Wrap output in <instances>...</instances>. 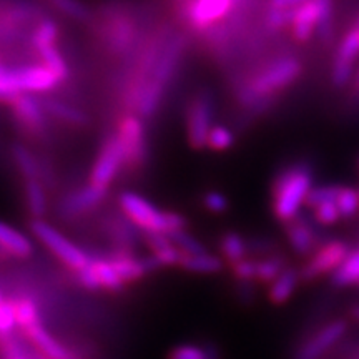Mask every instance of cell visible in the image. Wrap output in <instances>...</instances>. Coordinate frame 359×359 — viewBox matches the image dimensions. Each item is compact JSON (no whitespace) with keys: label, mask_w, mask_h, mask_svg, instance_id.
I'll return each mask as SVG.
<instances>
[{"label":"cell","mask_w":359,"mask_h":359,"mask_svg":"<svg viewBox=\"0 0 359 359\" xmlns=\"http://www.w3.org/2000/svg\"><path fill=\"white\" fill-rule=\"evenodd\" d=\"M351 316L354 318V320L359 321V304H358V306H354V308L351 309Z\"/></svg>","instance_id":"cell-51"},{"label":"cell","mask_w":359,"mask_h":359,"mask_svg":"<svg viewBox=\"0 0 359 359\" xmlns=\"http://www.w3.org/2000/svg\"><path fill=\"white\" fill-rule=\"evenodd\" d=\"M12 156H13V161H15L17 170H19L22 178H24V182L40 180L39 161L29 148L20 145V143H15V145L12 147Z\"/></svg>","instance_id":"cell-28"},{"label":"cell","mask_w":359,"mask_h":359,"mask_svg":"<svg viewBox=\"0 0 359 359\" xmlns=\"http://www.w3.org/2000/svg\"><path fill=\"white\" fill-rule=\"evenodd\" d=\"M320 24V11H318L316 0H309L302 7L296 8L293 24H291V35L296 42H308L318 32Z\"/></svg>","instance_id":"cell-17"},{"label":"cell","mask_w":359,"mask_h":359,"mask_svg":"<svg viewBox=\"0 0 359 359\" xmlns=\"http://www.w3.org/2000/svg\"><path fill=\"white\" fill-rule=\"evenodd\" d=\"M206 349V359H219V351L215 344H208Z\"/></svg>","instance_id":"cell-49"},{"label":"cell","mask_w":359,"mask_h":359,"mask_svg":"<svg viewBox=\"0 0 359 359\" xmlns=\"http://www.w3.org/2000/svg\"><path fill=\"white\" fill-rule=\"evenodd\" d=\"M296 8L291 11H275V8H266L264 13V27H266L268 32H280L291 27L294 19Z\"/></svg>","instance_id":"cell-38"},{"label":"cell","mask_w":359,"mask_h":359,"mask_svg":"<svg viewBox=\"0 0 359 359\" xmlns=\"http://www.w3.org/2000/svg\"><path fill=\"white\" fill-rule=\"evenodd\" d=\"M30 231L37 238L40 243L47 246L55 257L60 259L67 266L75 269H82L90 263V257L83 250H80L77 245L72 243L70 240L62 235L60 231L55 230L52 224H48L43 219H32L30 223Z\"/></svg>","instance_id":"cell-6"},{"label":"cell","mask_w":359,"mask_h":359,"mask_svg":"<svg viewBox=\"0 0 359 359\" xmlns=\"http://www.w3.org/2000/svg\"><path fill=\"white\" fill-rule=\"evenodd\" d=\"M0 245L11 253V257L15 258H29L34 253L32 241L2 222H0Z\"/></svg>","instance_id":"cell-22"},{"label":"cell","mask_w":359,"mask_h":359,"mask_svg":"<svg viewBox=\"0 0 359 359\" xmlns=\"http://www.w3.org/2000/svg\"><path fill=\"white\" fill-rule=\"evenodd\" d=\"M219 251H222L223 258L226 259L231 266V264H235L246 258V255H248L250 251V246H248V241H246L240 233L228 231L224 233L222 240H219Z\"/></svg>","instance_id":"cell-27"},{"label":"cell","mask_w":359,"mask_h":359,"mask_svg":"<svg viewBox=\"0 0 359 359\" xmlns=\"http://www.w3.org/2000/svg\"><path fill=\"white\" fill-rule=\"evenodd\" d=\"M334 286H351L359 283V248L353 250L331 276Z\"/></svg>","instance_id":"cell-29"},{"label":"cell","mask_w":359,"mask_h":359,"mask_svg":"<svg viewBox=\"0 0 359 359\" xmlns=\"http://www.w3.org/2000/svg\"><path fill=\"white\" fill-rule=\"evenodd\" d=\"M167 359H206V349L195 344H182L173 348Z\"/></svg>","instance_id":"cell-45"},{"label":"cell","mask_w":359,"mask_h":359,"mask_svg":"<svg viewBox=\"0 0 359 359\" xmlns=\"http://www.w3.org/2000/svg\"><path fill=\"white\" fill-rule=\"evenodd\" d=\"M313 217L316 219V223L325 224V226H330V224H334L339 222L341 213L336 201H327V203L318 205L316 208H313Z\"/></svg>","instance_id":"cell-42"},{"label":"cell","mask_w":359,"mask_h":359,"mask_svg":"<svg viewBox=\"0 0 359 359\" xmlns=\"http://www.w3.org/2000/svg\"><path fill=\"white\" fill-rule=\"evenodd\" d=\"M255 288L251 281H238V296L243 303H250L253 299Z\"/></svg>","instance_id":"cell-48"},{"label":"cell","mask_w":359,"mask_h":359,"mask_svg":"<svg viewBox=\"0 0 359 359\" xmlns=\"http://www.w3.org/2000/svg\"><path fill=\"white\" fill-rule=\"evenodd\" d=\"M213 97L212 93L201 90L191 98L187 110V137L190 147L195 150L206 148V140L212 132L213 125Z\"/></svg>","instance_id":"cell-7"},{"label":"cell","mask_w":359,"mask_h":359,"mask_svg":"<svg viewBox=\"0 0 359 359\" xmlns=\"http://www.w3.org/2000/svg\"><path fill=\"white\" fill-rule=\"evenodd\" d=\"M27 336L34 341L35 346H37L45 356H48L50 359H70L69 351H67L57 339H53L42 325L30 327V330L27 331Z\"/></svg>","instance_id":"cell-23"},{"label":"cell","mask_w":359,"mask_h":359,"mask_svg":"<svg viewBox=\"0 0 359 359\" xmlns=\"http://www.w3.org/2000/svg\"><path fill=\"white\" fill-rule=\"evenodd\" d=\"M110 262L114 263L116 273L122 278L125 285H127V283H135L142 280L143 276L150 275V273H154L156 269L161 268V263L154 257V255H150V257L147 258H137L133 257L132 253L123 250H120V253L111 255Z\"/></svg>","instance_id":"cell-15"},{"label":"cell","mask_w":359,"mask_h":359,"mask_svg":"<svg viewBox=\"0 0 359 359\" xmlns=\"http://www.w3.org/2000/svg\"><path fill=\"white\" fill-rule=\"evenodd\" d=\"M285 233L291 248L298 255L311 253L314 246H316V231H314V226H311V223L306 218H303L302 215L291 219L290 223H286Z\"/></svg>","instance_id":"cell-19"},{"label":"cell","mask_w":359,"mask_h":359,"mask_svg":"<svg viewBox=\"0 0 359 359\" xmlns=\"http://www.w3.org/2000/svg\"><path fill=\"white\" fill-rule=\"evenodd\" d=\"M17 309V325L24 331H29L30 327L40 325L39 306L32 298H19L15 299Z\"/></svg>","instance_id":"cell-32"},{"label":"cell","mask_w":359,"mask_h":359,"mask_svg":"<svg viewBox=\"0 0 359 359\" xmlns=\"http://www.w3.org/2000/svg\"><path fill=\"white\" fill-rule=\"evenodd\" d=\"M2 303H4V296H2V291H0V306H2Z\"/></svg>","instance_id":"cell-52"},{"label":"cell","mask_w":359,"mask_h":359,"mask_svg":"<svg viewBox=\"0 0 359 359\" xmlns=\"http://www.w3.org/2000/svg\"><path fill=\"white\" fill-rule=\"evenodd\" d=\"M359 60V29L353 25L336 48L333 67H331V82L336 88H344L353 82Z\"/></svg>","instance_id":"cell-10"},{"label":"cell","mask_w":359,"mask_h":359,"mask_svg":"<svg viewBox=\"0 0 359 359\" xmlns=\"http://www.w3.org/2000/svg\"><path fill=\"white\" fill-rule=\"evenodd\" d=\"M235 11V0H195L183 17L187 27L195 34H208L215 24L226 19Z\"/></svg>","instance_id":"cell-9"},{"label":"cell","mask_w":359,"mask_h":359,"mask_svg":"<svg viewBox=\"0 0 359 359\" xmlns=\"http://www.w3.org/2000/svg\"><path fill=\"white\" fill-rule=\"evenodd\" d=\"M137 40V25L128 19H114L105 30L107 47L115 55H122L133 47Z\"/></svg>","instance_id":"cell-16"},{"label":"cell","mask_w":359,"mask_h":359,"mask_svg":"<svg viewBox=\"0 0 359 359\" xmlns=\"http://www.w3.org/2000/svg\"><path fill=\"white\" fill-rule=\"evenodd\" d=\"M15 326H17L15 299H4L2 306H0V339L8 338Z\"/></svg>","instance_id":"cell-40"},{"label":"cell","mask_w":359,"mask_h":359,"mask_svg":"<svg viewBox=\"0 0 359 359\" xmlns=\"http://www.w3.org/2000/svg\"><path fill=\"white\" fill-rule=\"evenodd\" d=\"M143 238L148 248L151 250V255L158 259L161 266H180L183 253L177 248L170 235L158 231H143Z\"/></svg>","instance_id":"cell-18"},{"label":"cell","mask_w":359,"mask_h":359,"mask_svg":"<svg viewBox=\"0 0 359 359\" xmlns=\"http://www.w3.org/2000/svg\"><path fill=\"white\" fill-rule=\"evenodd\" d=\"M286 266V258L285 257H269L258 262V271H257V280L263 285L266 283H273L278 276L281 275Z\"/></svg>","instance_id":"cell-34"},{"label":"cell","mask_w":359,"mask_h":359,"mask_svg":"<svg viewBox=\"0 0 359 359\" xmlns=\"http://www.w3.org/2000/svg\"><path fill=\"white\" fill-rule=\"evenodd\" d=\"M309 0H268L266 8H275V11H291V8L302 7Z\"/></svg>","instance_id":"cell-47"},{"label":"cell","mask_w":359,"mask_h":359,"mask_svg":"<svg viewBox=\"0 0 359 359\" xmlns=\"http://www.w3.org/2000/svg\"><path fill=\"white\" fill-rule=\"evenodd\" d=\"M170 238H172V241H173L175 245H177V248L182 251L183 255H203V253H208L205 246L201 245L195 236H191L190 233H187L185 230L175 231V233H172V235H170Z\"/></svg>","instance_id":"cell-39"},{"label":"cell","mask_w":359,"mask_h":359,"mask_svg":"<svg viewBox=\"0 0 359 359\" xmlns=\"http://www.w3.org/2000/svg\"><path fill=\"white\" fill-rule=\"evenodd\" d=\"M358 168H359V156H358Z\"/></svg>","instance_id":"cell-53"},{"label":"cell","mask_w":359,"mask_h":359,"mask_svg":"<svg viewBox=\"0 0 359 359\" xmlns=\"http://www.w3.org/2000/svg\"><path fill=\"white\" fill-rule=\"evenodd\" d=\"M42 103L48 115L67 125H72V127H85V125L90 123L88 115L85 111L75 109L74 105H69V103L58 100V98H42Z\"/></svg>","instance_id":"cell-20"},{"label":"cell","mask_w":359,"mask_h":359,"mask_svg":"<svg viewBox=\"0 0 359 359\" xmlns=\"http://www.w3.org/2000/svg\"><path fill=\"white\" fill-rule=\"evenodd\" d=\"M351 87H353V93L356 97H359V69L356 70V74H354V79L351 82Z\"/></svg>","instance_id":"cell-50"},{"label":"cell","mask_w":359,"mask_h":359,"mask_svg":"<svg viewBox=\"0 0 359 359\" xmlns=\"http://www.w3.org/2000/svg\"><path fill=\"white\" fill-rule=\"evenodd\" d=\"M125 168L123 148L116 133L109 135L102 143L100 150L90 172V183L110 188L111 182L118 177L120 170Z\"/></svg>","instance_id":"cell-8"},{"label":"cell","mask_w":359,"mask_h":359,"mask_svg":"<svg viewBox=\"0 0 359 359\" xmlns=\"http://www.w3.org/2000/svg\"><path fill=\"white\" fill-rule=\"evenodd\" d=\"M341 218H351L359 212V190L353 187H339L336 196Z\"/></svg>","instance_id":"cell-35"},{"label":"cell","mask_w":359,"mask_h":359,"mask_svg":"<svg viewBox=\"0 0 359 359\" xmlns=\"http://www.w3.org/2000/svg\"><path fill=\"white\" fill-rule=\"evenodd\" d=\"M302 280L299 271L294 268H286L275 281L271 283L268 291V299L275 306H281L293 296L294 290L298 288V283Z\"/></svg>","instance_id":"cell-21"},{"label":"cell","mask_w":359,"mask_h":359,"mask_svg":"<svg viewBox=\"0 0 359 359\" xmlns=\"http://www.w3.org/2000/svg\"><path fill=\"white\" fill-rule=\"evenodd\" d=\"M93 271H95L97 280L103 290H109L111 293H120L125 288V283L110 262V258H92L90 259Z\"/></svg>","instance_id":"cell-24"},{"label":"cell","mask_w":359,"mask_h":359,"mask_svg":"<svg viewBox=\"0 0 359 359\" xmlns=\"http://www.w3.org/2000/svg\"><path fill=\"white\" fill-rule=\"evenodd\" d=\"M203 206L208 210L210 213L219 215V213L226 212L228 206H230V201H228V198L223 195V193L208 191V193H205V196H203Z\"/></svg>","instance_id":"cell-44"},{"label":"cell","mask_w":359,"mask_h":359,"mask_svg":"<svg viewBox=\"0 0 359 359\" xmlns=\"http://www.w3.org/2000/svg\"><path fill=\"white\" fill-rule=\"evenodd\" d=\"M58 39V25L57 22L50 19V17H45L39 22V25L35 27L32 34V47L35 52L40 50L43 47H50V45H57Z\"/></svg>","instance_id":"cell-31"},{"label":"cell","mask_w":359,"mask_h":359,"mask_svg":"<svg viewBox=\"0 0 359 359\" xmlns=\"http://www.w3.org/2000/svg\"><path fill=\"white\" fill-rule=\"evenodd\" d=\"M314 172L308 161H298L283 168L273 182V215L278 222L290 223L299 217L303 205H306L308 193L311 191Z\"/></svg>","instance_id":"cell-1"},{"label":"cell","mask_w":359,"mask_h":359,"mask_svg":"<svg viewBox=\"0 0 359 359\" xmlns=\"http://www.w3.org/2000/svg\"><path fill=\"white\" fill-rule=\"evenodd\" d=\"M235 143V133L224 125H215L206 140V148L213 151H226Z\"/></svg>","instance_id":"cell-37"},{"label":"cell","mask_w":359,"mask_h":359,"mask_svg":"<svg viewBox=\"0 0 359 359\" xmlns=\"http://www.w3.org/2000/svg\"><path fill=\"white\" fill-rule=\"evenodd\" d=\"M90 259H92V258H90ZM77 276H79L80 285H82L85 290H88V291H98V290H102L100 283H98V280H97L95 271H93L92 264H90V263H88L85 268L79 269Z\"/></svg>","instance_id":"cell-46"},{"label":"cell","mask_w":359,"mask_h":359,"mask_svg":"<svg viewBox=\"0 0 359 359\" xmlns=\"http://www.w3.org/2000/svg\"><path fill=\"white\" fill-rule=\"evenodd\" d=\"M116 137L123 148L125 170L135 172L145 165L148 156L145 122L137 114H125L116 123Z\"/></svg>","instance_id":"cell-5"},{"label":"cell","mask_w":359,"mask_h":359,"mask_svg":"<svg viewBox=\"0 0 359 359\" xmlns=\"http://www.w3.org/2000/svg\"><path fill=\"white\" fill-rule=\"evenodd\" d=\"M24 190H25V201H27V208H29V213L32 215L34 219H42L48 208L47 193H45L42 180H30V182H24Z\"/></svg>","instance_id":"cell-26"},{"label":"cell","mask_w":359,"mask_h":359,"mask_svg":"<svg viewBox=\"0 0 359 359\" xmlns=\"http://www.w3.org/2000/svg\"><path fill=\"white\" fill-rule=\"evenodd\" d=\"M339 185H321V187H313L311 191L308 193L306 205L311 208H316L318 205L327 203V201H336L338 196Z\"/></svg>","instance_id":"cell-41"},{"label":"cell","mask_w":359,"mask_h":359,"mask_svg":"<svg viewBox=\"0 0 359 359\" xmlns=\"http://www.w3.org/2000/svg\"><path fill=\"white\" fill-rule=\"evenodd\" d=\"M107 195H109V188L93 185V183H87V185L79 188V190L70 191L58 203V215L65 219L77 218L80 215L92 212L97 206H100L105 201Z\"/></svg>","instance_id":"cell-12"},{"label":"cell","mask_w":359,"mask_h":359,"mask_svg":"<svg viewBox=\"0 0 359 359\" xmlns=\"http://www.w3.org/2000/svg\"><path fill=\"white\" fill-rule=\"evenodd\" d=\"M303 64L298 58L285 57L269 64L266 69L259 70L248 82L241 85L238 90V98L243 107H250L253 103L264 98H275V95L293 85L302 77Z\"/></svg>","instance_id":"cell-3"},{"label":"cell","mask_w":359,"mask_h":359,"mask_svg":"<svg viewBox=\"0 0 359 359\" xmlns=\"http://www.w3.org/2000/svg\"><path fill=\"white\" fill-rule=\"evenodd\" d=\"M223 259L215 257V255H183L180 268L185 271L196 273V275H213L223 269Z\"/></svg>","instance_id":"cell-25"},{"label":"cell","mask_w":359,"mask_h":359,"mask_svg":"<svg viewBox=\"0 0 359 359\" xmlns=\"http://www.w3.org/2000/svg\"><path fill=\"white\" fill-rule=\"evenodd\" d=\"M122 213L142 231H158L172 235L185 230L187 218L177 212H163L135 191H123L118 196Z\"/></svg>","instance_id":"cell-4"},{"label":"cell","mask_w":359,"mask_h":359,"mask_svg":"<svg viewBox=\"0 0 359 359\" xmlns=\"http://www.w3.org/2000/svg\"><path fill=\"white\" fill-rule=\"evenodd\" d=\"M37 53L42 58V64L47 67L48 70L55 74V77L60 80L62 83L67 82L70 77V69L67 64L65 57L58 50L57 45H50V47H43L37 50Z\"/></svg>","instance_id":"cell-30"},{"label":"cell","mask_w":359,"mask_h":359,"mask_svg":"<svg viewBox=\"0 0 359 359\" xmlns=\"http://www.w3.org/2000/svg\"><path fill=\"white\" fill-rule=\"evenodd\" d=\"M257 271H258V262L253 259H241L235 264H231V273L238 281H251L257 280Z\"/></svg>","instance_id":"cell-43"},{"label":"cell","mask_w":359,"mask_h":359,"mask_svg":"<svg viewBox=\"0 0 359 359\" xmlns=\"http://www.w3.org/2000/svg\"><path fill=\"white\" fill-rule=\"evenodd\" d=\"M320 11V24H318V37L323 43H327L333 37V20H334V4L333 0H316Z\"/></svg>","instance_id":"cell-33"},{"label":"cell","mask_w":359,"mask_h":359,"mask_svg":"<svg viewBox=\"0 0 359 359\" xmlns=\"http://www.w3.org/2000/svg\"><path fill=\"white\" fill-rule=\"evenodd\" d=\"M185 48L187 37L183 34H175L168 39L158 62L155 64L150 77L147 80L140 102L137 105V115L142 116L143 120L154 118L156 111H158L161 100H163L170 83H172L175 74H177Z\"/></svg>","instance_id":"cell-2"},{"label":"cell","mask_w":359,"mask_h":359,"mask_svg":"<svg viewBox=\"0 0 359 359\" xmlns=\"http://www.w3.org/2000/svg\"><path fill=\"white\" fill-rule=\"evenodd\" d=\"M346 330L348 325L343 320L330 323L294 353V359H321L331 348L339 343L341 338L346 334Z\"/></svg>","instance_id":"cell-14"},{"label":"cell","mask_w":359,"mask_h":359,"mask_svg":"<svg viewBox=\"0 0 359 359\" xmlns=\"http://www.w3.org/2000/svg\"><path fill=\"white\" fill-rule=\"evenodd\" d=\"M13 116L24 130L32 135H42L47 128V110L42 98L32 93H20L11 102Z\"/></svg>","instance_id":"cell-13"},{"label":"cell","mask_w":359,"mask_h":359,"mask_svg":"<svg viewBox=\"0 0 359 359\" xmlns=\"http://www.w3.org/2000/svg\"><path fill=\"white\" fill-rule=\"evenodd\" d=\"M50 2L58 12L64 13V15H67L72 20L88 22L92 19V12L80 0H50Z\"/></svg>","instance_id":"cell-36"},{"label":"cell","mask_w":359,"mask_h":359,"mask_svg":"<svg viewBox=\"0 0 359 359\" xmlns=\"http://www.w3.org/2000/svg\"><path fill=\"white\" fill-rule=\"evenodd\" d=\"M351 253L348 248V245L344 241L333 240L327 241L321 246L316 253L313 255L311 259L304 264L299 271V276L304 281H313L318 276L326 275V273L336 271L341 266V263L348 258V255Z\"/></svg>","instance_id":"cell-11"}]
</instances>
